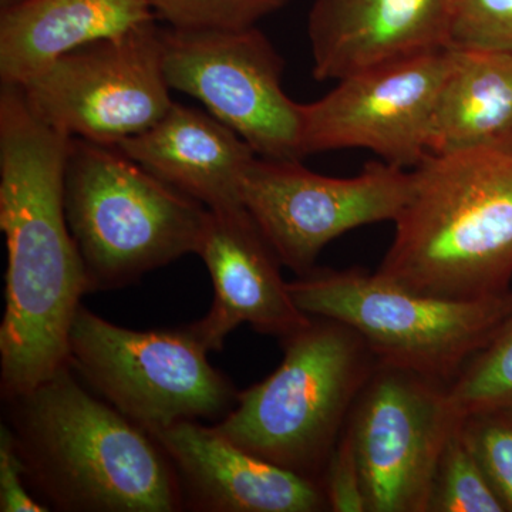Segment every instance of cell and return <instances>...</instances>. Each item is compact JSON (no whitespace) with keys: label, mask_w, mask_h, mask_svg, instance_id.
<instances>
[{"label":"cell","mask_w":512,"mask_h":512,"mask_svg":"<svg viewBox=\"0 0 512 512\" xmlns=\"http://www.w3.org/2000/svg\"><path fill=\"white\" fill-rule=\"evenodd\" d=\"M72 137L30 110L16 84L0 87V229L6 238L0 392L22 396L70 365L73 320L89 293L64 178Z\"/></svg>","instance_id":"cell-1"},{"label":"cell","mask_w":512,"mask_h":512,"mask_svg":"<svg viewBox=\"0 0 512 512\" xmlns=\"http://www.w3.org/2000/svg\"><path fill=\"white\" fill-rule=\"evenodd\" d=\"M72 365L5 400L26 478L49 508L175 512L185 507L170 458L147 430L86 392Z\"/></svg>","instance_id":"cell-2"},{"label":"cell","mask_w":512,"mask_h":512,"mask_svg":"<svg viewBox=\"0 0 512 512\" xmlns=\"http://www.w3.org/2000/svg\"><path fill=\"white\" fill-rule=\"evenodd\" d=\"M377 274L424 295L478 299L512 289V137L430 154Z\"/></svg>","instance_id":"cell-3"},{"label":"cell","mask_w":512,"mask_h":512,"mask_svg":"<svg viewBox=\"0 0 512 512\" xmlns=\"http://www.w3.org/2000/svg\"><path fill=\"white\" fill-rule=\"evenodd\" d=\"M281 345V365L239 392L214 427L248 453L322 485L379 360L356 330L319 316Z\"/></svg>","instance_id":"cell-4"},{"label":"cell","mask_w":512,"mask_h":512,"mask_svg":"<svg viewBox=\"0 0 512 512\" xmlns=\"http://www.w3.org/2000/svg\"><path fill=\"white\" fill-rule=\"evenodd\" d=\"M64 204L89 292L126 288L197 254L210 212L119 147L82 138L70 141Z\"/></svg>","instance_id":"cell-5"},{"label":"cell","mask_w":512,"mask_h":512,"mask_svg":"<svg viewBox=\"0 0 512 512\" xmlns=\"http://www.w3.org/2000/svg\"><path fill=\"white\" fill-rule=\"evenodd\" d=\"M289 288L302 312L350 326L380 363L448 386L512 311V289L478 299L439 298L362 269H313Z\"/></svg>","instance_id":"cell-6"},{"label":"cell","mask_w":512,"mask_h":512,"mask_svg":"<svg viewBox=\"0 0 512 512\" xmlns=\"http://www.w3.org/2000/svg\"><path fill=\"white\" fill-rule=\"evenodd\" d=\"M208 353L194 323L131 330L82 305L70 330L73 369L148 433L181 421L221 420L234 409L239 392Z\"/></svg>","instance_id":"cell-7"},{"label":"cell","mask_w":512,"mask_h":512,"mask_svg":"<svg viewBox=\"0 0 512 512\" xmlns=\"http://www.w3.org/2000/svg\"><path fill=\"white\" fill-rule=\"evenodd\" d=\"M16 86L47 126L103 146L143 133L174 104L156 20L64 53Z\"/></svg>","instance_id":"cell-8"},{"label":"cell","mask_w":512,"mask_h":512,"mask_svg":"<svg viewBox=\"0 0 512 512\" xmlns=\"http://www.w3.org/2000/svg\"><path fill=\"white\" fill-rule=\"evenodd\" d=\"M165 80L204 104L269 160H302L299 103L282 87L285 63L258 28L161 29Z\"/></svg>","instance_id":"cell-9"},{"label":"cell","mask_w":512,"mask_h":512,"mask_svg":"<svg viewBox=\"0 0 512 512\" xmlns=\"http://www.w3.org/2000/svg\"><path fill=\"white\" fill-rule=\"evenodd\" d=\"M412 170L380 161L355 177L313 173L301 160L256 157L242 178L241 200L282 265L311 274L320 252L346 232L396 222L412 192Z\"/></svg>","instance_id":"cell-10"},{"label":"cell","mask_w":512,"mask_h":512,"mask_svg":"<svg viewBox=\"0 0 512 512\" xmlns=\"http://www.w3.org/2000/svg\"><path fill=\"white\" fill-rule=\"evenodd\" d=\"M448 384L377 363L349 427L367 512H429L434 476L458 423Z\"/></svg>","instance_id":"cell-11"},{"label":"cell","mask_w":512,"mask_h":512,"mask_svg":"<svg viewBox=\"0 0 512 512\" xmlns=\"http://www.w3.org/2000/svg\"><path fill=\"white\" fill-rule=\"evenodd\" d=\"M450 49L350 74L322 99L299 104L302 156L363 148L413 170L430 156V133Z\"/></svg>","instance_id":"cell-12"},{"label":"cell","mask_w":512,"mask_h":512,"mask_svg":"<svg viewBox=\"0 0 512 512\" xmlns=\"http://www.w3.org/2000/svg\"><path fill=\"white\" fill-rule=\"evenodd\" d=\"M197 255L210 272L214 301L194 326L211 352H220L241 325L282 340L311 322L282 278L281 259L245 207L210 210Z\"/></svg>","instance_id":"cell-13"},{"label":"cell","mask_w":512,"mask_h":512,"mask_svg":"<svg viewBox=\"0 0 512 512\" xmlns=\"http://www.w3.org/2000/svg\"><path fill=\"white\" fill-rule=\"evenodd\" d=\"M150 434L170 458L190 510L329 511L322 485L235 446L214 426L181 421Z\"/></svg>","instance_id":"cell-14"},{"label":"cell","mask_w":512,"mask_h":512,"mask_svg":"<svg viewBox=\"0 0 512 512\" xmlns=\"http://www.w3.org/2000/svg\"><path fill=\"white\" fill-rule=\"evenodd\" d=\"M450 19L451 0H315L308 23L313 77L338 82L446 49Z\"/></svg>","instance_id":"cell-15"},{"label":"cell","mask_w":512,"mask_h":512,"mask_svg":"<svg viewBox=\"0 0 512 512\" xmlns=\"http://www.w3.org/2000/svg\"><path fill=\"white\" fill-rule=\"evenodd\" d=\"M116 147L211 211L244 207L242 178L258 157L244 138L208 111L175 101L154 126Z\"/></svg>","instance_id":"cell-16"},{"label":"cell","mask_w":512,"mask_h":512,"mask_svg":"<svg viewBox=\"0 0 512 512\" xmlns=\"http://www.w3.org/2000/svg\"><path fill=\"white\" fill-rule=\"evenodd\" d=\"M156 19L150 0H22L0 10V79L23 83L64 53Z\"/></svg>","instance_id":"cell-17"},{"label":"cell","mask_w":512,"mask_h":512,"mask_svg":"<svg viewBox=\"0 0 512 512\" xmlns=\"http://www.w3.org/2000/svg\"><path fill=\"white\" fill-rule=\"evenodd\" d=\"M430 133V154L512 137V53L448 47Z\"/></svg>","instance_id":"cell-18"},{"label":"cell","mask_w":512,"mask_h":512,"mask_svg":"<svg viewBox=\"0 0 512 512\" xmlns=\"http://www.w3.org/2000/svg\"><path fill=\"white\" fill-rule=\"evenodd\" d=\"M429 512H507L483 464L463 431V420L448 437L441 453Z\"/></svg>","instance_id":"cell-19"},{"label":"cell","mask_w":512,"mask_h":512,"mask_svg":"<svg viewBox=\"0 0 512 512\" xmlns=\"http://www.w3.org/2000/svg\"><path fill=\"white\" fill-rule=\"evenodd\" d=\"M458 419L512 409V311L490 342L448 387Z\"/></svg>","instance_id":"cell-20"},{"label":"cell","mask_w":512,"mask_h":512,"mask_svg":"<svg viewBox=\"0 0 512 512\" xmlns=\"http://www.w3.org/2000/svg\"><path fill=\"white\" fill-rule=\"evenodd\" d=\"M289 0H150L157 19L181 30H244Z\"/></svg>","instance_id":"cell-21"},{"label":"cell","mask_w":512,"mask_h":512,"mask_svg":"<svg viewBox=\"0 0 512 512\" xmlns=\"http://www.w3.org/2000/svg\"><path fill=\"white\" fill-rule=\"evenodd\" d=\"M461 420L468 443L507 512H512V409L488 410Z\"/></svg>","instance_id":"cell-22"},{"label":"cell","mask_w":512,"mask_h":512,"mask_svg":"<svg viewBox=\"0 0 512 512\" xmlns=\"http://www.w3.org/2000/svg\"><path fill=\"white\" fill-rule=\"evenodd\" d=\"M448 47L512 53V0H451Z\"/></svg>","instance_id":"cell-23"},{"label":"cell","mask_w":512,"mask_h":512,"mask_svg":"<svg viewBox=\"0 0 512 512\" xmlns=\"http://www.w3.org/2000/svg\"><path fill=\"white\" fill-rule=\"evenodd\" d=\"M332 512H367L365 484L349 424L336 444L322 480Z\"/></svg>","instance_id":"cell-24"},{"label":"cell","mask_w":512,"mask_h":512,"mask_svg":"<svg viewBox=\"0 0 512 512\" xmlns=\"http://www.w3.org/2000/svg\"><path fill=\"white\" fill-rule=\"evenodd\" d=\"M45 503L37 501L29 491L25 466L13 441L8 424L0 427V511L45 512Z\"/></svg>","instance_id":"cell-25"},{"label":"cell","mask_w":512,"mask_h":512,"mask_svg":"<svg viewBox=\"0 0 512 512\" xmlns=\"http://www.w3.org/2000/svg\"><path fill=\"white\" fill-rule=\"evenodd\" d=\"M19 2H22V0H0V10L8 9Z\"/></svg>","instance_id":"cell-26"}]
</instances>
